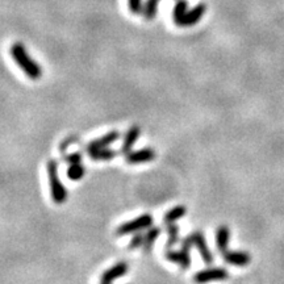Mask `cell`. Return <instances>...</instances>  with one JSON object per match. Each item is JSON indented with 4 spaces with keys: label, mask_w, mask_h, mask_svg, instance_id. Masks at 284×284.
<instances>
[{
    "label": "cell",
    "mask_w": 284,
    "mask_h": 284,
    "mask_svg": "<svg viewBox=\"0 0 284 284\" xmlns=\"http://www.w3.org/2000/svg\"><path fill=\"white\" fill-rule=\"evenodd\" d=\"M10 53H11L16 64L24 71L28 78H30L32 80H37V79L41 78L42 70L34 60L29 57L28 52L22 42H14L10 49Z\"/></svg>",
    "instance_id": "1"
},
{
    "label": "cell",
    "mask_w": 284,
    "mask_h": 284,
    "mask_svg": "<svg viewBox=\"0 0 284 284\" xmlns=\"http://www.w3.org/2000/svg\"><path fill=\"white\" fill-rule=\"evenodd\" d=\"M48 176H49L50 192L52 198L56 204H64L68 199V190L62 184V182L58 175V164L57 160H49L48 162Z\"/></svg>",
    "instance_id": "2"
},
{
    "label": "cell",
    "mask_w": 284,
    "mask_h": 284,
    "mask_svg": "<svg viewBox=\"0 0 284 284\" xmlns=\"http://www.w3.org/2000/svg\"><path fill=\"white\" fill-rule=\"evenodd\" d=\"M152 225H153V216L152 214H142V216L137 217L134 220L121 224L116 229V236H120L121 237V236L132 234V233H136V232L149 229Z\"/></svg>",
    "instance_id": "3"
},
{
    "label": "cell",
    "mask_w": 284,
    "mask_h": 284,
    "mask_svg": "<svg viewBox=\"0 0 284 284\" xmlns=\"http://www.w3.org/2000/svg\"><path fill=\"white\" fill-rule=\"evenodd\" d=\"M229 278L228 270L222 267H210L206 270H200L194 275L192 280L196 284H206L210 282H218V280H226Z\"/></svg>",
    "instance_id": "4"
},
{
    "label": "cell",
    "mask_w": 284,
    "mask_h": 284,
    "mask_svg": "<svg viewBox=\"0 0 284 284\" xmlns=\"http://www.w3.org/2000/svg\"><path fill=\"white\" fill-rule=\"evenodd\" d=\"M206 12V6L204 3H199L194 8H191L187 14H184V18H182L180 22H178V26L182 28H187V26H194L204 18V14Z\"/></svg>",
    "instance_id": "5"
},
{
    "label": "cell",
    "mask_w": 284,
    "mask_h": 284,
    "mask_svg": "<svg viewBox=\"0 0 284 284\" xmlns=\"http://www.w3.org/2000/svg\"><path fill=\"white\" fill-rule=\"evenodd\" d=\"M191 236L192 238V242H194V246H195L198 250H199L200 256H202V260H204V263H206V264H210V263H213V260H214V258H213V254L212 252L210 250V248H208V245H206V237H204V234H202V230H195Z\"/></svg>",
    "instance_id": "6"
},
{
    "label": "cell",
    "mask_w": 284,
    "mask_h": 284,
    "mask_svg": "<svg viewBox=\"0 0 284 284\" xmlns=\"http://www.w3.org/2000/svg\"><path fill=\"white\" fill-rule=\"evenodd\" d=\"M129 266L126 262H118L114 266L110 267L108 270L104 271L100 278V284H110L114 280L118 279V278L124 276L125 274L128 272Z\"/></svg>",
    "instance_id": "7"
},
{
    "label": "cell",
    "mask_w": 284,
    "mask_h": 284,
    "mask_svg": "<svg viewBox=\"0 0 284 284\" xmlns=\"http://www.w3.org/2000/svg\"><path fill=\"white\" fill-rule=\"evenodd\" d=\"M156 158V152L150 148H145V149L136 150V152H130L125 156V160L129 164H146L150 160H154Z\"/></svg>",
    "instance_id": "8"
},
{
    "label": "cell",
    "mask_w": 284,
    "mask_h": 284,
    "mask_svg": "<svg viewBox=\"0 0 284 284\" xmlns=\"http://www.w3.org/2000/svg\"><path fill=\"white\" fill-rule=\"evenodd\" d=\"M120 137H121L120 132L118 130L108 132L106 134L102 136V137H99L98 140H94V141L90 142L86 148H87V152H88V153L90 152H94V150L104 149V148H108L110 145H112L114 141H118Z\"/></svg>",
    "instance_id": "9"
},
{
    "label": "cell",
    "mask_w": 284,
    "mask_h": 284,
    "mask_svg": "<svg viewBox=\"0 0 284 284\" xmlns=\"http://www.w3.org/2000/svg\"><path fill=\"white\" fill-rule=\"evenodd\" d=\"M222 258L226 263L232 264V266H238V267H245L248 266L250 260H252V256L250 254L246 252H224L222 254Z\"/></svg>",
    "instance_id": "10"
},
{
    "label": "cell",
    "mask_w": 284,
    "mask_h": 284,
    "mask_svg": "<svg viewBox=\"0 0 284 284\" xmlns=\"http://www.w3.org/2000/svg\"><path fill=\"white\" fill-rule=\"evenodd\" d=\"M141 136V128L138 125H133L130 129H129L126 133H125L124 138H122V145H121V153L126 156L128 153L132 152V148L134 146V144L137 142V140L140 138Z\"/></svg>",
    "instance_id": "11"
},
{
    "label": "cell",
    "mask_w": 284,
    "mask_h": 284,
    "mask_svg": "<svg viewBox=\"0 0 284 284\" xmlns=\"http://www.w3.org/2000/svg\"><path fill=\"white\" fill-rule=\"evenodd\" d=\"M166 260H171V262L176 263L178 266H180L183 270H187L191 267V256H190L188 252H184V250H179V252H174V250H170L164 254Z\"/></svg>",
    "instance_id": "12"
},
{
    "label": "cell",
    "mask_w": 284,
    "mask_h": 284,
    "mask_svg": "<svg viewBox=\"0 0 284 284\" xmlns=\"http://www.w3.org/2000/svg\"><path fill=\"white\" fill-rule=\"evenodd\" d=\"M229 238H230V229L226 225H221L217 228L216 232V246L217 250L222 254L228 250V245H229Z\"/></svg>",
    "instance_id": "13"
},
{
    "label": "cell",
    "mask_w": 284,
    "mask_h": 284,
    "mask_svg": "<svg viewBox=\"0 0 284 284\" xmlns=\"http://www.w3.org/2000/svg\"><path fill=\"white\" fill-rule=\"evenodd\" d=\"M160 232H162V229L158 226H150L149 229H148V232L145 233V242H144V246H142L145 254H149V252H152V248H153L154 244H156V238L160 236Z\"/></svg>",
    "instance_id": "14"
},
{
    "label": "cell",
    "mask_w": 284,
    "mask_h": 284,
    "mask_svg": "<svg viewBox=\"0 0 284 284\" xmlns=\"http://www.w3.org/2000/svg\"><path fill=\"white\" fill-rule=\"evenodd\" d=\"M160 0H146L144 3V8H142V16L146 22H152L154 20L158 14V7H160Z\"/></svg>",
    "instance_id": "15"
},
{
    "label": "cell",
    "mask_w": 284,
    "mask_h": 284,
    "mask_svg": "<svg viewBox=\"0 0 284 284\" xmlns=\"http://www.w3.org/2000/svg\"><path fill=\"white\" fill-rule=\"evenodd\" d=\"M90 158L96 162L100 160H112L114 156H118V153L116 150H112L110 148H104V149H98L94 152H90Z\"/></svg>",
    "instance_id": "16"
},
{
    "label": "cell",
    "mask_w": 284,
    "mask_h": 284,
    "mask_svg": "<svg viewBox=\"0 0 284 284\" xmlns=\"http://www.w3.org/2000/svg\"><path fill=\"white\" fill-rule=\"evenodd\" d=\"M187 213V208L184 206H176L174 208H171L170 210H167L166 214L164 217V224H172L175 221L180 220L182 217L186 216Z\"/></svg>",
    "instance_id": "17"
},
{
    "label": "cell",
    "mask_w": 284,
    "mask_h": 284,
    "mask_svg": "<svg viewBox=\"0 0 284 284\" xmlns=\"http://www.w3.org/2000/svg\"><path fill=\"white\" fill-rule=\"evenodd\" d=\"M187 12H188V2L187 0H176L174 10H172V20H174L175 24L180 22Z\"/></svg>",
    "instance_id": "18"
},
{
    "label": "cell",
    "mask_w": 284,
    "mask_h": 284,
    "mask_svg": "<svg viewBox=\"0 0 284 284\" xmlns=\"http://www.w3.org/2000/svg\"><path fill=\"white\" fill-rule=\"evenodd\" d=\"M167 244H166V248H174L179 242V237H180V229L178 225H175L174 222L172 224H167Z\"/></svg>",
    "instance_id": "19"
},
{
    "label": "cell",
    "mask_w": 284,
    "mask_h": 284,
    "mask_svg": "<svg viewBox=\"0 0 284 284\" xmlns=\"http://www.w3.org/2000/svg\"><path fill=\"white\" fill-rule=\"evenodd\" d=\"M86 175V167L80 164H70L68 168V178L70 180H80Z\"/></svg>",
    "instance_id": "20"
},
{
    "label": "cell",
    "mask_w": 284,
    "mask_h": 284,
    "mask_svg": "<svg viewBox=\"0 0 284 284\" xmlns=\"http://www.w3.org/2000/svg\"><path fill=\"white\" fill-rule=\"evenodd\" d=\"M128 8L133 14H141L144 2L142 0H128Z\"/></svg>",
    "instance_id": "21"
},
{
    "label": "cell",
    "mask_w": 284,
    "mask_h": 284,
    "mask_svg": "<svg viewBox=\"0 0 284 284\" xmlns=\"http://www.w3.org/2000/svg\"><path fill=\"white\" fill-rule=\"evenodd\" d=\"M144 242H145V234H141L137 232V234L132 238L130 244H129L128 248L129 250H134V248H140V246H144Z\"/></svg>",
    "instance_id": "22"
},
{
    "label": "cell",
    "mask_w": 284,
    "mask_h": 284,
    "mask_svg": "<svg viewBox=\"0 0 284 284\" xmlns=\"http://www.w3.org/2000/svg\"><path fill=\"white\" fill-rule=\"evenodd\" d=\"M64 162H68V164H80V162H82V154L71 153V154H68V156H64Z\"/></svg>",
    "instance_id": "23"
},
{
    "label": "cell",
    "mask_w": 284,
    "mask_h": 284,
    "mask_svg": "<svg viewBox=\"0 0 284 284\" xmlns=\"http://www.w3.org/2000/svg\"><path fill=\"white\" fill-rule=\"evenodd\" d=\"M192 246H194V242H192L191 236H187V237L182 240V242H180V248H182V250H184V252H191Z\"/></svg>",
    "instance_id": "24"
},
{
    "label": "cell",
    "mask_w": 284,
    "mask_h": 284,
    "mask_svg": "<svg viewBox=\"0 0 284 284\" xmlns=\"http://www.w3.org/2000/svg\"><path fill=\"white\" fill-rule=\"evenodd\" d=\"M76 141H78V137H76V136H70L68 140H64V141L60 144V153L64 154V150L68 148V145H71V144H74V142H76Z\"/></svg>",
    "instance_id": "25"
}]
</instances>
